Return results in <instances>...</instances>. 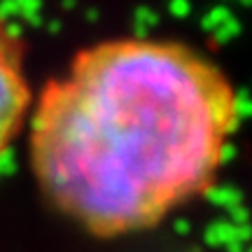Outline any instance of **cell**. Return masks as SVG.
Segmentation results:
<instances>
[{
    "mask_svg": "<svg viewBox=\"0 0 252 252\" xmlns=\"http://www.w3.org/2000/svg\"><path fill=\"white\" fill-rule=\"evenodd\" d=\"M241 110L229 75L180 42L110 40L49 82L31 119L40 189L89 234L152 229L206 191Z\"/></svg>",
    "mask_w": 252,
    "mask_h": 252,
    "instance_id": "6da1fadb",
    "label": "cell"
},
{
    "mask_svg": "<svg viewBox=\"0 0 252 252\" xmlns=\"http://www.w3.org/2000/svg\"><path fill=\"white\" fill-rule=\"evenodd\" d=\"M28 84L21 68V49L0 24V154L12 150L28 110Z\"/></svg>",
    "mask_w": 252,
    "mask_h": 252,
    "instance_id": "7a4b0ae2",
    "label": "cell"
},
{
    "mask_svg": "<svg viewBox=\"0 0 252 252\" xmlns=\"http://www.w3.org/2000/svg\"><path fill=\"white\" fill-rule=\"evenodd\" d=\"M17 168V159H14V152L12 150H5V152L0 154V180L9 175V173H14Z\"/></svg>",
    "mask_w": 252,
    "mask_h": 252,
    "instance_id": "3957f363",
    "label": "cell"
},
{
    "mask_svg": "<svg viewBox=\"0 0 252 252\" xmlns=\"http://www.w3.org/2000/svg\"><path fill=\"white\" fill-rule=\"evenodd\" d=\"M171 12H173V14H187V12H189V2H187V0H171Z\"/></svg>",
    "mask_w": 252,
    "mask_h": 252,
    "instance_id": "277c9868",
    "label": "cell"
},
{
    "mask_svg": "<svg viewBox=\"0 0 252 252\" xmlns=\"http://www.w3.org/2000/svg\"><path fill=\"white\" fill-rule=\"evenodd\" d=\"M241 2H245V5H250V2H252V0H241Z\"/></svg>",
    "mask_w": 252,
    "mask_h": 252,
    "instance_id": "5b68a950",
    "label": "cell"
}]
</instances>
